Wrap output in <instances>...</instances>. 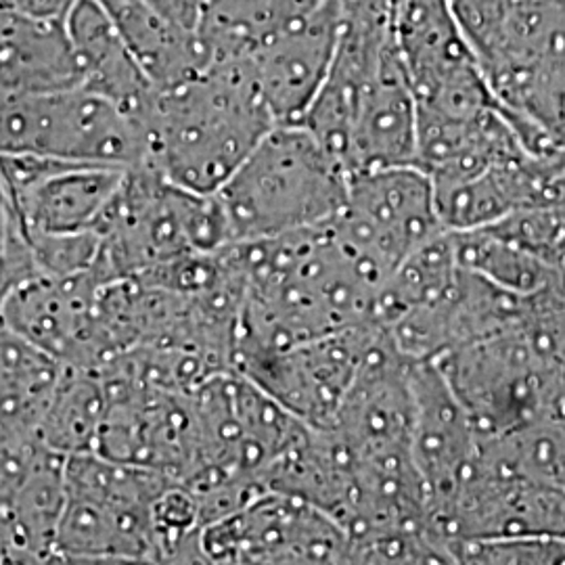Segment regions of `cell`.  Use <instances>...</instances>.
I'll return each mask as SVG.
<instances>
[{"label":"cell","mask_w":565,"mask_h":565,"mask_svg":"<svg viewBox=\"0 0 565 565\" xmlns=\"http://www.w3.org/2000/svg\"><path fill=\"white\" fill-rule=\"evenodd\" d=\"M228 252L243 277L235 364L375 323L384 282L343 247L329 223L231 243Z\"/></svg>","instance_id":"1"},{"label":"cell","mask_w":565,"mask_h":565,"mask_svg":"<svg viewBox=\"0 0 565 565\" xmlns=\"http://www.w3.org/2000/svg\"><path fill=\"white\" fill-rule=\"evenodd\" d=\"M275 126L249 60L214 61L202 74L158 90L147 166L184 189L214 195Z\"/></svg>","instance_id":"2"},{"label":"cell","mask_w":565,"mask_h":565,"mask_svg":"<svg viewBox=\"0 0 565 565\" xmlns=\"http://www.w3.org/2000/svg\"><path fill=\"white\" fill-rule=\"evenodd\" d=\"M303 124L348 174L417 163L419 114L392 39L382 53L342 46Z\"/></svg>","instance_id":"3"},{"label":"cell","mask_w":565,"mask_h":565,"mask_svg":"<svg viewBox=\"0 0 565 565\" xmlns=\"http://www.w3.org/2000/svg\"><path fill=\"white\" fill-rule=\"evenodd\" d=\"M350 174L303 124H277L216 195L228 242H260L331 223Z\"/></svg>","instance_id":"4"},{"label":"cell","mask_w":565,"mask_h":565,"mask_svg":"<svg viewBox=\"0 0 565 565\" xmlns=\"http://www.w3.org/2000/svg\"><path fill=\"white\" fill-rule=\"evenodd\" d=\"M99 235L95 275L102 282L141 277L166 264L231 245L216 195L184 189L151 166L124 172Z\"/></svg>","instance_id":"5"},{"label":"cell","mask_w":565,"mask_h":565,"mask_svg":"<svg viewBox=\"0 0 565 565\" xmlns=\"http://www.w3.org/2000/svg\"><path fill=\"white\" fill-rule=\"evenodd\" d=\"M60 564H160L153 505L177 480L99 452L67 457Z\"/></svg>","instance_id":"6"},{"label":"cell","mask_w":565,"mask_h":565,"mask_svg":"<svg viewBox=\"0 0 565 565\" xmlns=\"http://www.w3.org/2000/svg\"><path fill=\"white\" fill-rule=\"evenodd\" d=\"M0 153L128 170L149 162V126L86 86L0 95Z\"/></svg>","instance_id":"7"},{"label":"cell","mask_w":565,"mask_h":565,"mask_svg":"<svg viewBox=\"0 0 565 565\" xmlns=\"http://www.w3.org/2000/svg\"><path fill=\"white\" fill-rule=\"evenodd\" d=\"M329 224L343 247L382 282L448 231L434 181L417 163L352 174L345 203Z\"/></svg>","instance_id":"8"},{"label":"cell","mask_w":565,"mask_h":565,"mask_svg":"<svg viewBox=\"0 0 565 565\" xmlns=\"http://www.w3.org/2000/svg\"><path fill=\"white\" fill-rule=\"evenodd\" d=\"M202 564H352V543L323 509L264 490L200 534Z\"/></svg>","instance_id":"9"},{"label":"cell","mask_w":565,"mask_h":565,"mask_svg":"<svg viewBox=\"0 0 565 565\" xmlns=\"http://www.w3.org/2000/svg\"><path fill=\"white\" fill-rule=\"evenodd\" d=\"M392 30L419 114L457 118L501 105L446 0H401Z\"/></svg>","instance_id":"10"},{"label":"cell","mask_w":565,"mask_h":565,"mask_svg":"<svg viewBox=\"0 0 565 565\" xmlns=\"http://www.w3.org/2000/svg\"><path fill=\"white\" fill-rule=\"evenodd\" d=\"M382 331L377 323L352 327L277 352L245 356L235 371L260 385L303 425L324 429L335 419Z\"/></svg>","instance_id":"11"},{"label":"cell","mask_w":565,"mask_h":565,"mask_svg":"<svg viewBox=\"0 0 565 565\" xmlns=\"http://www.w3.org/2000/svg\"><path fill=\"white\" fill-rule=\"evenodd\" d=\"M124 168L0 153V186L23 233H99Z\"/></svg>","instance_id":"12"},{"label":"cell","mask_w":565,"mask_h":565,"mask_svg":"<svg viewBox=\"0 0 565 565\" xmlns=\"http://www.w3.org/2000/svg\"><path fill=\"white\" fill-rule=\"evenodd\" d=\"M413 459L429 490L431 511L482 455L486 436L434 361L413 363Z\"/></svg>","instance_id":"13"},{"label":"cell","mask_w":565,"mask_h":565,"mask_svg":"<svg viewBox=\"0 0 565 565\" xmlns=\"http://www.w3.org/2000/svg\"><path fill=\"white\" fill-rule=\"evenodd\" d=\"M342 30L340 0L249 55L252 72L277 124H300L331 70Z\"/></svg>","instance_id":"14"},{"label":"cell","mask_w":565,"mask_h":565,"mask_svg":"<svg viewBox=\"0 0 565 565\" xmlns=\"http://www.w3.org/2000/svg\"><path fill=\"white\" fill-rule=\"evenodd\" d=\"M103 282L95 275H32L2 308L0 324L36 343L61 363L88 366L95 302Z\"/></svg>","instance_id":"15"},{"label":"cell","mask_w":565,"mask_h":565,"mask_svg":"<svg viewBox=\"0 0 565 565\" xmlns=\"http://www.w3.org/2000/svg\"><path fill=\"white\" fill-rule=\"evenodd\" d=\"M63 23L81 67V86L118 103L149 126L158 88L128 51L102 4L78 0Z\"/></svg>","instance_id":"16"},{"label":"cell","mask_w":565,"mask_h":565,"mask_svg":"<svg viewBox=\"0 0 565 565\" xmlns=\"http://www.w3.org/2000/svg\"><path fill=\"white\" fill-rule=\"evenodd\" d=\"M65 23L18 11L0 0V95H34L81 86Z\"/></svg>","instance_id":"17"},{"label":"cell","mask_w":565,"mask_h":565,"mask_svg":"<svg viewBox=\"0 0 565 565\" xmlns=\"http://www.w3.org/2000/svg\"><path fill=\"white\" fill-rule=\"evenodd\" d=\"M97 2L158 90L189 81L212 65L200 32L170 20L147 0Z\"/></svg>","instance_id":"18"},{"label":"cell","mask_w":565,"mask_h":565,"mask_svg":"<svg viewBox=\"0 0 565 565\" xmlns=\"http://www.w3.org/2000/svg\"><path fill=\"white\" fill-rule=\"evenodd\" d=\"M327 0H203L198 32L212 63L243 60L317 13Z\"/></svg>","instance_id":"19"},{"label":"cell","mask_w":565,"mask_h":565,"mask_svg":"<svg viewBox=\"0 0 565 565\" xmlns=\"http://www.w3.org/2000/svg\"><path fill=\"white\" fill-rule=\"evenodd\" d=\"M63 366L36 343L0 324V436L41 443L42 417Z\"/></svg>","instance_id":"20"},{"label":"cell","mask_w":565,"mask_h":565,"mask_svg":"<svg viewBox=\"0 0 565 565\" xmlns=\"http://www.w3.org/2000/svg\"><path fill=\"white\" fill-rule=\"evenodd\" d=\"M65 463L67 457L41 446L7 507L21 564L55 562L61 518L67 503Z\"/></svg>","instance_id":"21"},{"label":"cell","mask_w":565,"mask_h":565,"mask_svg":"<svg viewBox=\"0 0 565 565\" xmlns=\"http://www.w3.org/2000/svg\"><path fill=\"white\" fill-rule=\"evenodd\" d=\"M107 406L102 375L93 369L65 364L42 417L41 445L63 457L95 452Z\"/></svg>","instance_id":"22"},{"label":"cell","mask_w":565,"mask_h":565,"mask_svg":"<svg viewBox=\"0 0 565 565\" xmlns=\"http://www.w3.org/2000/svg\"><path fill=\"white\" fill-rule=\"evenodd\" d=\"M446 4L484 67L505 44L513 0H446Z\"/></svg>","instance_id":"23"},{"label":"cell","mask_w":565,"mask_h":565,"mask_svg":"<svg viewBox=\"0 0 565 565\" xmlns=\"http://www.w3.org/2000/svg\"><path fill=\"white\" fill-rule=\"evenodd\" d=\"M32 275H36V268H34V260L30 256L28 243L21 233L18 242L13 243L9 249L0 252V315H2V308L9 300L11 291Z\"/></svg>","instance_id":"24"},{"label":"cell","mask_w":565,"mask_h":565,"mask_svg":"<svg viewBox=\"0 0 565 565\" xmlns=\"http://www.w3.org/2000/svg\"><path fill=\"white\" fill-rule=\"evenodd\" d=\"M2 2L23 13L57 21H65L70 11L78 4V0H2Z\"/></svg>","instance_id":"25"},{"label":"cell","mask_w":565,"mask_h":565,"mask_svg":"<svg viewBox=\"0 0 565 565\" xmlns=\"http://www.w3.org/2000/svg\"><path fill=\"white\" fill-rule=\"evenodd\" d=\"M147 2L158 11H162L163 15H168L170 20L198 30L203 0H147Z\"/></svg>","instance_id":"26"},{"label":"cell","mask_w":565,"mask_h":565,"mask_svg":"<svg viewBox=\"0 0 565 565\" xmlns=\"http://www.w3.org/2000/svg\"><path fill=\"white\" fill-rule=\"evenodd\" d=\"M21 228L11 203L7 200L2 186H0V252L9 249L13 243L20 239Z\"/></svg>","instance_id":"27"},{"label":"cell","mask_w":565,"mask_h":565,"mask_svg":"<svg viewBox=\"0 0 565 565\" xmlns=\"http://www.w3.org/2000/svg\"><path fill=\"white\" fill-rule=\"evenodd\" d=\"M0 564H21L20 548L7 513L0 509Z\"/></svg>","instance_id":"28"},{"label":"cell","mask_w":565,"mask_h":565,"mask_svg":"<svg viewBox=\"0 0 565 565\" xmlns=\"http://www.w3.org/2000/svg\"><path fill=\"white\" fill-rule=\"evenodd\" d=\"M513 2H525V0H513Z\"/></svg>","instance_id":"29"}]
</instances>
